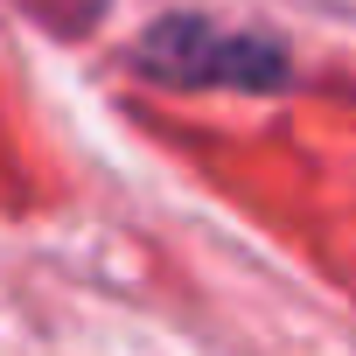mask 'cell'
Here are the masks:
<instances>
[{"label": "cell", "mask_w": 356, "mask_h": 356, "mask_svg": "<svg viewBox=\"0 0 356 356\" xmlns=\"http://www.w3.org/2000/svg\"><path fill=\"white\" fill-rule=\"evenodd\" d=\"M140 70L161 84H238V91H266L286 77L273 42L252 35H224L210 22H168L140 42Z\"/></svg>", "instance_id": "6da1fadb"}]
</instances>
